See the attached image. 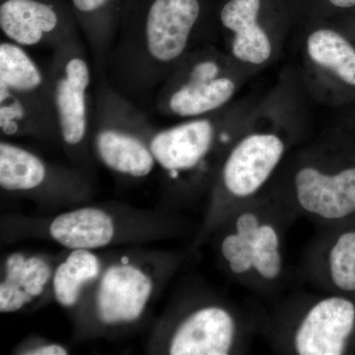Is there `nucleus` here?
<instances>
[{"label": "nucleus", "instance_id": "nucleus-1", "mask_svg": "<svg viewBox=\"0 0 355 355\" xmlns=\"http://www.w3.org/2000/svg\"><path fill=\"white\" fill-rule=\"evenodd\" d=\"M205 0H128L107 64L125 97H144L193 49L207 27Z\"/></svg>", "mask_w": 355, "mask_h": 355}, {"label": "nucleus", "instance_id": "nucleus-2", "mask_svg": "<svg viewBox=\"0 0 355 355\" xmlns=\"http://www.w3.org/2000/svg\"><path fill=\"white\" fill-rule=\"evenodd\" d=\"M291 96L286 88H279L257 105L251 123L231 147L217 173L193 249L207 241L236 207L263 193L288 157L297 139Z\"/></svg>", "mask_w": 355, "mask_h": 355}, {"label": "nucleus", "instance_id": "nucleus-3", "mask_svg": "<svg viewBox=\"0 0 355 355\" xmlns=\"http://www.w3.org/2000/svg\"><path fill=\"white\" fill-rule=\"evenodd\" d=\"M184 254L130 246L105 254V265L70 313L78 342L111 338L139 326L174 277Z\"/></svg>", "mask_w": 355, "mask_h": 355}, {"label": "nucleus", "instance_id": "nucleus-4", "mask_svg": "<svg viewBox=\"0 0 355 355\" xmlns=\"http://www.w3.org/2000/svg\"><path fill=\"white\" fill-rule=\"evenodd\" d=\"M187 227L186 220L168 210L88 202L48 216L6 214L0 218V238L4 243L35 240L97 251L172 239Z\"/></svg>", "mask_w": 355, "mask_h": 355}, {"label": "nucleus", "instance_id": "nucleus-5", "mask_svg": "<svg viewBox=\"0 0 355 355\" xmlns=\"http://www.w3.org/2000/svg\"><path fill=\"white\" fill-rule=\"evenodd\" d=\"M256 106L231 103L216 113L154 132L151 150L169 203L184 205L209 195L228 151L251 123Z\"/></svg>", "mask_w": 355, "mask_h": 355}, {"label": "nucleus", "instance_id": "nucleus-6", "mask_svg": "<svg viewBox=\"0 0 355 355\" xmlns=\"http://www.w3.org/2000/svg\"><path fill=\"white\" fill-rule=\"evenodd\" d=\"M294 219L266 193L236 207L209 237L222 270L256 291L277 286L286 270L284 233Z\"/></svg>", "mask_w": 355, "mask_h": 355}, {"label": "nucleus", "instance_id": "nucleus-7", "mask_svg": "<svg viewBox=\"0 0 355 355\" xmlns=\"http://www.w3.org/2000/svg\"><path fill=\"white\" fill-rule=\"evenodd\" d=\"M333 139H321L287 157L263 193L297 218L331 227L355 216V161Z\"/></svg>", "mask_w": 355, "mask_h": 355}, {"label": "nucleus", "instance_id": "nucleus-8", "mask_svg": "<svg viewBox=\"0 0 355 355\" xmlns=\"http://www.w3.org/2000/svg\"><path fill=\"white\" fill-rule=\"evenodd\" d=\"M253 326L234 305L209 293L178 299L154 326L146 354L231 355L248 350Z\"/></svg>", "mask_w": 355, "mask_h": 355}, {"label": "nucleus", "instance_id": "nucleus-9", "mask_svg": "<svg viewBox=\"0 0 355 355\" xmlns=\"http://www.w3.org/2000/svg\"><path fill=\"white\" fill-rule=\"evenodd\" d=\"M266 328L279 354H345L355 336V302L342 294L301 296L282 306Z\"/></svg>", "mask_w": 355, "mask_h": 355}, {"label": "nucleus", "instance_id": "nucleus-10", "mask_svg": "<svg viewBox=\"0 0 355 355\" xmlns=\"http://www.w3.org/2000/svg\"><path fill=\"white\" fill-rule=\"evenodd\" d=\"M250 76L222 49L200 44L161 85L156 107L181 120L216 113L233 103Z\"/></svg>", "mask_w": 355, "mask_h": 355}, {"label": "nucleus", "instance_id": "nucleus-11", "mask_svg": "<svg viewBox=\"0 0 355 355\" xmlns=\"http://www.w3.org/2000/svg\"><path fill=\"white\" fill-rule=\"evenodd\" d=\"M156 128L130 100L108 81L94 96L91 146L94 157L110 171L144 179L157 167L151 139Z\"/></svg>", "mask_w": 355, "mask_h": 355}, {"label": "nucleus", "instance_id": "nucleus-12", "mask_svg": "<svg viewBox=\"0 0 355 355\" xmlns=\"http://www.w3.org/2000/svg\"><path fill=\"white\" fill-rule=\"evenodd\" d=\"M49 76L60 130V146L74 168L89 178L94 154L91 146L92 73L79 35L53 48Z\"/></svg>", "mask_w": 355, "mask_h": 355}, {"label": "nucleus", "instance_id": "nucleus-13", "mask_svg": "<svg viewBox=\"0 0 355 355\" xmlns=\"http://www.w3.org/2000/svg\"><path fill=\"white\" fill-rule=\"evenodd\" d=\"M0 188L53 211L85 205L93 196L89 178L76 168L49 162L6 139L0 141Z\"/></svg>", "mask_w": 355, "mask_h": 355}, {"label": "nucleus", "instance_id": "nucleus-14", "mask_svg": "<svg viewBox=\"0 0 355 355\" xmlns=\"http://www.w3.org/2000/svg\"><path fill=\"white\" fill-rule=\"evenodd\" d=\"M299 77L317 101L340 105L354 100V39L324 19L311 22L299 44Z\"/></svg>", "mask_w": 355, "mask_h": 355}, {"label": "nucleus", "instance_id": "nucleus-15", "mask_svg": "<svg viewBox=\"0 0 355 355\" xmlns=\"http://www.w3.org/2000/svg\"><path fill=\"white\" fill-rule=\"evenodd\" d=\"M222 50L250 76L279 58L288 21L268 12L265 0H225L216 15Z\"/></svg>", "mask_w": 355, "mask_h": 355}, {"label": "nucleus", "instance_id": "nucleus-16", "mask_svg": "<svg viewBox=\"0 0 355 355\" xmlns=\"http://www.w3.org/2000/svg\"><path fill=\"white\" fill-rule=\"evenodd\" d=\"M0 30L24 48H55L79 28L67 0H0Z\"/></svg>", "mask_w": 355, "mask_h": 355}, {"label": "nucleus", "instance_id": "nucleus-17", "mask_svg": "<svg viewBox=\"0 0 355 355\" xmlns=\"http://www.w3.org/2000/svg\"><path fill=\"white\" fill-rule=\"evenodd\" d=\"M60 254L15 251L0 266V313L32 312L53 300V279Z\"/></svg>", "mask_w": 355, "mask_h": 355}, {"label": "nucleus", "instance_id": "nucleus-18", "mask_svg": "<svg viewBox=\"0 0 355 355\" xmlns=\"http://www.w3.org/2000/svg\"><path fill=\"white\" fill-rule=\"evenodd\" d=\"M304 273L322 291L355 294V229L322 231L305 254Z\"/></svg>", "mask_w": 355, "mask_h": 355}, {"label": "nucleus", "instance_id": "nucleus-19", "mask_svg": "<svg viewBox=\"0 0 355 355\" xmlns=\"http://www.w3.org/2000/svg\"><path fill=\"white\" fill-rule=\"evenodd\" d=\"M0 89L58 128L49 72L42 70L24 46L9 40L0 44Z\"/></svg>", "mask_w": 355, "mask_h": 355}, {"label": "nucleus", "instance_id": "nucleus-20", "mask_svg": "<svg viewBox=\"0 0 355 355\" xmlns=\"http://www.w3.org/2000/svg\"><path fill=\"white\" fill-rule=\"evenodd\" d=\"M89 44L96 69L104 73L128 0H67Z\"/></svg>", "mask_w": 355, "mask_h": 355}, {"label": "nucleus", "instance_id": "nucleus-21", "mask_svg": "<svg viewBox=\"0 0 355 355\" xmlns=\"http://www.w3.org/2000/svg\"><path fill=\"white\" fill-rule=\"evenodd\" d=\"M104 265L105 254L93 250L65 249L53 273V301L70 314L100 277Z\"/></svg>", "mask_w": 355, "mask_h": 355}, {"label": "nucleus", "instance_id": "nucleus-22", "mask_svg": "<svg viewBox=\"0 0 355 355\" xmlns=\"http://www.w3.org/2000/svg\"><path fill=\"white\" fill-rule=\"evenodd\" d=\"M11 354L15 355H67L70 350L64 343L41 336H28L21 340Z\"/></svg>", "mask_w": 355, "mask_h": 355}, {"label": "nucleus", "instance_id": "nucleus-23", "mask_svg": "<svg viewBox=\"0 0 355 355\" xmlns=\"http://www.w3.org/2000/svg\"><path fill=\"white\" fill-rule=\"evenodd\" d=\"M327 6L336 10H347L354 8L355 0H324Z\"/></svg>", "mask_w": 355, "mask_h": 355}, {"label": "nucleus", "instance_id": "nucleus-24", "mask_svg": "<svg viewBox=\"0 0 355 355\" xmlns=\"http://www.w3.org/2000/svg\"><path fill=\"white\" fill-rule=\"evenodd\" d=\"M343 29L345 30V31L349 33L350 36H352V38H354V41H355V23H354V25L352 26V28H349V27H343Z\"/></svg>", "mask_w": 355, "mask_h": 355}]
</instances>
